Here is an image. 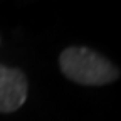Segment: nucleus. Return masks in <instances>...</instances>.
Masks as SVG:
<instances>
[{
    "label": "nucleus",
    "mask_w": 121,
    "mask_h": 121,
    "mask_svg": "<svg viewBox=\"0 0 121 121\" xmlns=\"http://www.w3.org/2000/svg\"><path fill=\"white\" fill-rule=\"evenodd\" d=\"M59 67L69 81L82 86H104L119 78V69L108 57L81 45H71L60 52Z\"/></svg>",
    "instance_id": "f257e3e1"
},
{
    "label": "nucleus",
    "mask_w": 121,
    "mask_h": 121,
    "mask_svg": "<svg viewBox=\"0 0 121 121\" xmlns=\"http://www.w3.org/2000/svg\"><path fill=\"white\" fill-rule=\"evenodd\" d=\"M29 82L20 69L0 64V113H13L25 103Z\"/></svg>",
    "instance_id": "f03ea898"
}]
</instances>
